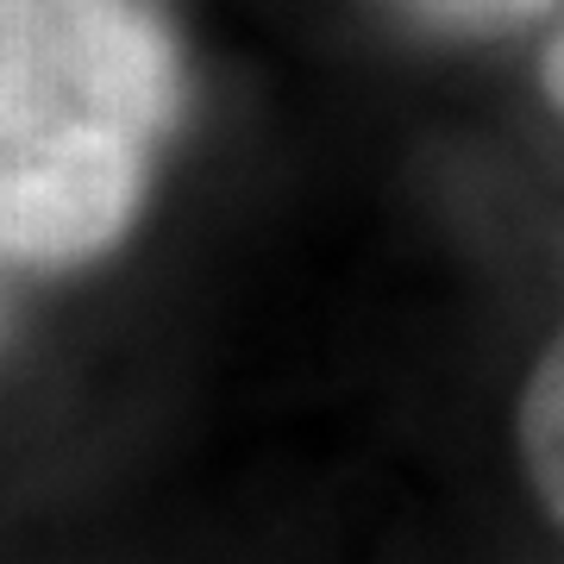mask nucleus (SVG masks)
Segmentation results:
<instances>
[{"label": "nucleus", "mask_w": 564, "mask_h": 564, "mask_svg": "<svg viewBox=\"0 0 564 564\" xmlns=\"http://www.w3.org/2000/svg\"><path fill=\"white\" fill-rule=\"evenodd\" d=\"M170 120L176 51L151 0H0V258L107 251Z\"/></svg>", "instance_id": "1"}, {"label": "nucleus", "mask_w": 564, "mask_h": 564, "mask_svg": "<svg viewBox=\"0 0 564 564\" xmlns=\"http://www.w3.org/2000/svg\"><path fill=\"white\" fill-rule=\"evenodd\" d=\"M521 440H527L533 484H540V496L552 502V514L564 521V333H558V345L540 358L533 383H527Z\"/></svg>", "instance_id": "2"}, {"label": "nucleus", "mask_w": 564, "mask_h": 564, "mask_svg": "<svg viewBox=\"0 0 564 564\" xmlns=\"http://www.w3.org/2000/svg\"><path fill=\"white\" fill-rule=\"evenodd\" d=\"M414 20L452 25V32H496V25H514L527 13H540L552 0H402Z\"/></svg>", "instance_id": "3"}, {"label": "nucleus", "mask_w": 564, "mask_h": 564, "mask_svg": "<svg viewBox=\"0 0 564 564\" xmlns=\"http://www.w3.org/2000/svg\"><path fill=\"white\" fill-rule=\"evenodd\" d=\"M545 88H552V101L564 107V32L552 39V51H545Z\"/></svg>", "instance_id": "4"}]
</instances>
